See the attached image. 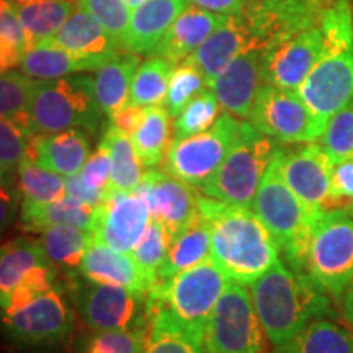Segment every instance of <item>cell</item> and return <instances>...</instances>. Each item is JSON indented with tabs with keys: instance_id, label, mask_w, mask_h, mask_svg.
Listing matches in <instances>:
<instances>
[{
	"instance_id": "5b68a950",
	"label": "cell",
	"mask_w": 353,
	"mask_h": 353,
	"mask_svg": "<svg viewBox=\"0 0 353 353\" xmlns=\"http://www.w3.org/2000/svg\"><path fill=\"white\" fill-rule=\"evenodd\" d=\"M280 145L249 121H242L239 136L223 164L198 190L226 205L250 206Z\"/></svg>"
},
{
	"instance_id": "7402d4cb",
	"label": "cell",
	"mask_w": 353,
	"mask_h": 353,
	"mask_svg": "<svg viewBox=\"0 0 353 353\" xmlns=\"http://www.w3.org/2000/svg\"><path fill=\"white\" fill-rule=\"evenodd\" d=\"M226 20V15L188 6L170 25L152 54L164 57L176 65L195 52Z\"/></svg>"
},
{
	"instance_id": "9a60e30c",
	"label": "cell",
	"mask_w": 353,
	"mask_h": 353,
	"mask_svg": "<svg viewBox=\"0 0 353 353\" xmlns=\"http://www.w3.org/2000/svg\"><path fill=\"white\" fill-rule=\"evenodd\" d=\"M69 291L83 324L94 332L128 329L143 317L138 316V306L145 298L123 286L70 278Z\"/></svg>"
},
{
	"instance_id": "f6af8a7d",
	"label": "cell",
	"mask_w": 353,
	"mask_h": 353,
	"mask_svg": "<svg viewBox=\"0 0 353 353\" xmlns=\"http://www.w3.org/2000/svg\"><path fill=\"white\" fill-rule=\"evenodd\" d=\"M81 10H85L100 21L110 37L125 50L131 8L123 0H77ZM126 51V50H125Z\"/></svg>"
},
{
	"instance_id": "484cf974",
	"label": "cell",
	"mask_w": 353,
	"mask_h": 353,
	"mask_svg": "<svg viewBox=\"0 0 353 353\" xmlns=\"http://www.w3.org/2000/svg\"><path fill=\"white\" fill-rule=\"evenodd\" d=\"M144 316L148 321L145 353H205L203 342L188 332L161 301L145 296Z\"/></svg>"
},
{
	"instance_id": "91938a15",
	"label": "cell",
	"mask_w": 353,
	"mask_h": 353,
	"mask_svg": "<svg viewBox=\"0 0 353 353\" xmlns=\"http://www.w3.org/2000/svg\"><path fill=\"white\" fill-rule=\"evenodd\" d=\"M7 179H10V176H8V172L0 170V180H7Z\"/></svg>"
},
{
	"instance_id": "277c9868",
	"label": "cell",
	"mask_w": 353,
	"mask_h": 353,
	"mask_svg": "<svg viewBox=\"0 0 353 353\" xmlns=\"http://www.w3.org/2000/svg\"><path fill=\"white\" fill-rule=\"evenodd\" d=\"M101 114L94 77L81 74L34 82L28 107L33 134H54L68 130L95 132Z\"/></svg>"
},
{
	"instance_id": "d6a6232c",
	"label": "cell",
	"mask_w": 353,
	"mask_h": 353,
	"mask_svg": "<svg viewBox=\"0 0 353 353\" xmlns=\"http://www.w3.org/2000/svg\"><path fill=\"white\" fill-rule=\"evenodd\" d=\"M50 263L39 241L19 237L0 245V311L8 306L13 290L33 267Z\"/></svg>"
},
{
	"instance_id": "ffe728a7",
	"label": "cell",
	"mask_w": 353,
	"mask_h": 353,
	"mask_svg": "<svg viewBox=\"0 0 353 353\" xmlns=\"http://www.w3.org/2000/svg\"><path fill=\"white\" fill-rule=\"evenodd\" d=\"M249 50L255 48L244 15L239 13L228 17V20L195 52H192L185 63L200 70L210 87L237 56Z\"/></svg>"
},
{
	"instance_id": "ac0fdd59",
	"label": "cell",
	"mask_w": 353,
	"mask_h": 353,
	"mask_svg": "<svg viewBox=\"0 0 353 353\" xmlns=\"http://www.w3.org/2000/svg\"><path fill=\"white\" fill-rule=\"evenodd\" d=\"M149 221V208L138 193L110 190L105 201L97 206L95 241L120 252H131L148 229Z\"/></svg>"
},
{
	"instance_id": "836d02e7",
	"label": "cell",
	"mask_w": 353,
	"mask_h": 353,
	"mask_svg": "<svg viewBox=\"0 0 353 353\" xmlns=\"http://www.w3.org/2000/svg\"><path fill=\"white\" fill-rule=\"evenodd\" d=\"M170 114L165 107H148L144 112V118L131 136L136 152L143 162L145 169L157 167L164 161L165 152L169 151L172 121Z\"/></svg>"
},
{
	"instance_id": "11a10c76",
	"label": "cell",
	"mask_w": 353,
	"mask_h": 353,
	"mask_svg": "<svg viewBox=\"0 0 353 353\" xmlns=\"http://www.w3.org/2000/svg\"><path fill=\"white\" fill-rule=\"evenodd\" d=\"M192 6L218 13V15H239L249 3V0H188Z\"/></svg>"
},
{
	"instance_id": "7bdbcfd3",
	"label": "cell",
	"mask_w": 353,
	"mask_h": 353,
	"mask_svg": "<svg viewBox=\"0 0 353 353\" xmlns=\"http://www.w3.org/2000/svg\"><path fill=\"white\" fill-rule=\"evenodd\" d=\"M206 88H208V82L201 76L200 70L182 61V64L176 65L172 72L164 100L165 110L170 117L175 118L190 101Z\"/></svg>"
},
{
	"instance_id": "30bf717a",
	"label": "cell",
	"mask_w": 353,
	"mask_h": 353,
	"mask_svg": "<svg viewBox=\"0 0 353 353\" xmlns=\"http://www.w3.org/2000/svg\"><path fill=\"white\" fill-rule=\"evenodd\" d=\"M241 123L239 118L224 112L210 130L185 139H172L165 157L167 172L200 187L219 169L232 149Z\"/></svg>"
},
{
	"instance_id": "e575fe53",
	"label": "cell",
	"mask_w": 353,
	"mask_h": 353,
	"mask_svg": "<svg viewBox=\"0 0 353 353\" xmlns=\"http://www.w3.org/2000/svg\"><path fill=\"white\" fill-rule=\"evenodd\" d=\"M100 143L107 145L110 159H112L110 190L136 192L141 180H143L144 165L141 162L138 152H136L130 136L110 125Z\"/></svg>"
},
{
	"instance_id": "f546056e",
	"label": "cell",
	"mask_w": 353,
	"mask_h": 353,
	"mask_svg": "<svg viewBox=\"0 0 353 353\" xmlns=\"http://www.w3.org/2000/svg\"><path fill=\"white\" fill-rule=\"evenodd\" d=\"M141 64L138 54L132 52H120L110 59L103 68L97 70L94 77L95 99L103 114H113L114 112L128 105L132 77Z\"/></svg>"
},
{
	"instance_id": "cb8c5ba5",
	"label": "cell",
	"mask_w": 353,
	"mask_h": 353,
	"mask_svg": "<svg viewBox=\"0 0 353 353\" xmlns=\"http://www.w3.org/2000/svg\"><path fill=\"white\" fill-rule=\"evenodd\" d=\"M188 0H145L131 12L125 50L132 54H152Z\"/></svg>"
},
{
	"instance_id": "e0dca14e",
	"label": "cell",
	"mask_w": 353,
	"mask_h": 353,
	"mask_svg": "<svg viewBox=\"0 0 353 353\" xmlns=\"http://www.w3.org/2000/svg\"><path fill=\"white\" fill-rule=\"evenodd\" d=\"M324 56L321 28L311 26L263 51V83L296 92Z\"/></svg>"
},
{
	"instance_id": "83f0119b",
	"label": "cell",
	"mask_w": 353,
	"mask_h": 353,
	"mask_svg": "<svg viewBox=\"0 0 353 353\" xmlns=\"http://www.w3.org/2000/svg\"><path fill=\"white\" fill-rule=\"evenodd\" d=\"M210 254L211 224L208 218L198 211L196 218L188 224V228L172 239L164 262L157 272L156 283H165L180 272L205 262L210 259Z\"/></svg>"
},
{
	"instance_id": "8992f818",
	"label": "cell",
	"mask_w": 353,
	"mask_h": 353,
	"mask_svg": "<svg viewBox=\"0 0 353 353\" xmlns=\"http://www.w3.org/2000/svg\"><path fill=\"white\" fill-rule=\"evenodd\" d=\"M303 273L337 306L353 276V218L345 210L324 211L316 219Z\"/></svg>"
},
{
	"instance_id": "2e32d148",
	"label": "cell",
	"mask_w": 353,
	"mask_h": 353,
	"mask_svg": "<svg viewBox=\"0 0 353 353\" xmlns=\"http://www.w3.org/2000/svg\"><path fill=\"white\" fill-rule=\"evenodd\" d=\"M296 92L307 108L327 125L335 113L353 103V48L325 54Z\"/></svg>"
},
{
	"instance_id": "680465c9",
	"label": "cell",
	"mask_w": 353,
	"mask_h": 353,
	"mask_svg": "<svg viewBox=\"0 0 353 353\" xmlns=\"http://www.w3.org/2000/svg\"><path fill=\"white\" fill-rule=\"evenodd\" d=\"M123 2H125L126 6L131 8V10H134L136 7H139L141 3H144V2H145V0H123Z\"/></svg>"
},
{
	"instance_id": "f35d334b",
	"label": "cell",
	"mask_w": 353,
	"mask_h": 353,
	"mask_svg": "<svg viewBox=\"0 0 353 353\" xmlns=\"http://www.w3.org/2000/svg\"><path fill=\"white\" fill-rule=\"evenodd\" d=\"M148 321L145 316L134 325L120 330H99L79 343L74 353H145Z\"/></svg>"
},
{
	"instance_id": "b9f144b4",
	"label": "cell",
	"mask_w": 353,
	"mask_h": 353,
	"mask_svg": "<svg viewBox=\"0 0 353 353\" xmlns=\"http://www.w3.org/2000/svg\"><path fill=\"white\" fill-rule=\"evenodd\" d=\"M34 82L23 72L7 70L0 74V117L12 118L30 128L28 107Z\"/></svg>"
},
{
	"instance_id": "ab89813d",
	"label": "cell",
	"mask_w": 353,
	"mask_h": 353,
	"mask_svg": "<svg viewBox=\"0 0 353 353\" xmlns=\"http://www.w3.org/2000/svg\"><path fill=\"white\" fill-rule=\"evenodd\" d=\"M221 105L213 90L208 87L196 95L172 123L174 139H185L210 130L221 114Z\"/></svg>"
},
{
	"instance_id": "4fadbf2b",
	"label": "cell",
	"mask_w": 353,
	"mask_h": 353,
	"mask_svg": "<svg viewBox=\"0 0 353 353\" xmlns=\"http://www.w3.org/2000/svg\"><path fill=\"white\" fill-rule=\"evenodd\" d=\"M276 162L286 185L309 210L317 214L332 210L330 174L334 164L319 141L291 148L281 144L276 151Z\"/></svg>"
},
{
	"instance_id": "8fae6325",
	"label": "cell",
	"mask_w": 353,
	"mask_h": 353,
	"mask_svg": "<svg viewBox=\"0 0 353 353\" xmlns=\"http://www.w3.org/2000/svg\"><path fill=\"white\" fill-rule=\"evenodd\" d=\"M249 123L281 144L316 143L325 125L304 103L298 92L263 83L255 97Z\"/></svg>"
},
{
	"instance_id": "44dd1931",
	"label": "cell",
	"mask_w": 353,
	"mask_h": 353,
	"mask_svg": "<svg viewBox=\"0 0 353 353\" xmlns=\"http://www.w3.org/2000/svg\"><path fill=\"white\" fill-rule=\"evenodd\" d=\"M79 272L88 281L123 286L145 298L149 285L130 252H120L103 242L94 241L83 255Z\"/></svg>"
},
{
	"instance_id": "f907efd6",
	"label": "cell",
	"mask_w": 353,
	"mask_h": 353,
	"mask_svg": "<svg viewBox=\"0 0 353 353\" xmlns=\"http://www.w3.org/2000/svg\"><path fill=\"white\" fill-rule=\"evenodd\" d=\"M0 37L19 44L25 52L33 48L19 15H17L12 0H0Z\"/></svg>"
},
{
	"instance_id": "d590c367",
	"label": "cell",
	"mask_w": 353,
	"mask_h": 353,
	"mask_svg": "<svg viewBox=\"0 0 353 353\" xmlns=\"http://www.w3.org/2000/svg\"><path fill=\"white\" fill-rule=\"evenodd\" d=\"M94 241V232L74 226H51L44 229L39 237V244L50 263L64 270L79 267Z\"/></svg>"
},
{
	"instance_id": "7a4b0ae2",
	"label": "cell",
	"mask_w": 353,
	"mask_h": 353,
	"mask_svg": "<svg viewBox=\"0 0 353 353\" xmlns=\"http://www.w3.org/2000/svg\"><path fill=\"white\" fill-rule=\"evenodd\" d=\"M249 286L260 324L273 347L290 341L309 322L339 316L327 293L281 260Z\"/></svg>"
},
{
	"instance_id": "816d5d0a",
	"label": "cell",
	"mask_w": 353,
	"mask_h": 353,
	"mask_svg": "<svg viewBox=\"0 0 353 353\" xmlns=\"http://www.w3.org/2000/svg\"><path fill=\"white\" fill-rule=\"evenodd\" d=\"M21 193L10 183V179L0 180V232L6 231L20 213Z\"/></svg>"
},
{
	"instance_id": "6f0895ef",
	"label": "cell",
	"mask_w": 353,
	"mask_h": 353,
	"mask_svg": "<svg viewBox=\"0 0 353 353\" xmlns=\"http://www.w3.org/2000/svg\"><path fill=\"white\" fill-rule=\"evenodd\" d=\"M339 307V316H341V321L347 327L353 330V276L352 280L348 281L345 291L342 293L341 299L337 301Z\"/></svg>"
},
{
	"instance_id": "4316f807",
	"label": "cell",
	"mask_w": 353,
	"mask_h": 353,
	"mask_svg": "<svg viewBox=\"0 0 353 353\" xmlns=\"http://www.w3.org/2000/svg\"><path fill=\"white\" fill-rule=\"evenodd\" d=\"M110 59H101V57L76 56L65 51L64 48L56 46L50 41H43L30 48L21 56L19 65L21 72L28 77L38 79V81H50V79L68 77L70 74L87 72V70L97 72Z\"/></svg>"
},
{
	"instance_id": "94428289",
	"label": "cell",
	"mask_w": 353,
	"mask_h": 353,
	"mask_svg": "<svg viewBox=\"0 0 353 353\" xmlns=\"http://www.w3.org/2000/svg\"><path fill=\"white\" fill-rule=\"evenodd\" d=\"M345 211H347V213H348V214H350V216H352V218H353V201L350 203V205H348V206H347V208H345Z\"/></svg>"
},
{
	"instance_id": "6125c7cd",
	"label": "cell",
	"mask_w": 353,
	"mask_h": 353,
	"mask_svg": "<svg viewBox=\"0 0 353 353\" xmlns=\"http://www.w3.org/2000/svg\"><path fill=\"white\" fill-rule=\"evenodd\" d=\"M249 2H252V0H249Z\"/></svg>"
},
{
	"instance_id": "603a6c76",
	"label": "cell",
	"mask_w": 353,
	"mask_h": 353,
	"mask_svg": "<svg viewBox=\"0 0 353 353\" xmlns=\"http://www.w3.org/2000/svg\"><path fill=\"white\" fill-rule=\"evenodd\" d=\"M90 152L85 132L68 130L54 134H33L26 157L41 169L63 176L81 174Z\"/></svg>"
},
{
	"instance_id": "74e56055",
	"label": "cell",
	"mask_w": 353,
	"mask_h": 353,
	"mask_svg": "<svg viewBox=\"0 0 353 353\" xmlns=\"http://www.w3.org/2000/svg\"><path fill=\"white\" fill-rule=\"evenodd\" d=\"M21 203L48 205L65 196V179L54 172L41 169L32 159L25 157L17 169Z\"/></svg>"
},
{
	"instance_id": "d6986e66",
	"label": "cell",
	"mask_w": 353,
	"mask_h": 353,
	"mask_svg": "<svg viewBox=\"0 0 353 353\" xmlns=\"http://www.w3.org/2000/svg\"><path fill=\"white\" fill-rule=\"evenodd\" d=\"M263 50L242 52L228 65L210 88L224 112L239 120H249L255 97L263 85Z\"/></svg>"
},
{
	"instance_id": "681fc988",
	"label": "cell",
	"mask_w": 353,
	"mask_h": 353,
	"mask_svg": "<svg viewBox=\"0 0 353 353\" xmlns=\"http://www.w3.org/2000/svg\"><path fill=\"white\" fill-rule=\"evenodd\" d=\"M353 201V159L337 162L330 174V205L332 210H345Z\"/></svg>"
},
{
	"instance_id": "6da1fadb",
	"label": "cell",
	"mask_w": 353,
	"mask_h": 353,
	"mask_svg": "<svg viewBox=\"0 0 353 353\" xmlns=\"http://www.w3.org/2000/svg\"><path fill=\"white\" fill-rule=\"evenodd\" d=\"M198 211L211 224L210 259L231 281L252 285L280 260V249L250 206L226 205L201 193Z\"/></svg>"
},
{
	"instance_id": "db71d44e",
	"label": "cell",
	"mask_w": 353,
	"mask_h": 353,
	"mask_svg": "<svg viewBox=\"0 0 353 353\" xmlns=\"http://www.w3.org/2000/svg\"><path fill=\"white\" fill-rule=\"evenodd\" d=\"M144 112L145 108L128 103L123 108L118 110V112L110 114V125L117 128L118 131L125 132V134H128L131 138V136L134 134V131L138 130L141 121H143Z\"/></svg>"
},
{
	"instance_id": "f1b7e54d",
	"label": "cell",
	"mask_w": 353,
	"mask_h": 353,
	"mask_svg": "<svg viewBox=\"0 0 353 353\" xmlns=\"http://www.w3.org/2000/svg\"><path fill=\"white\" fill-rule=\"evenodd\" d=\"M95 218V206L77 201L68 195L48 205L21 203L20 206L21 229L28 232H43L51 226H74L94 232Z\"/></svg>"
},
{
	"instance_id": "52a82bcc",
	"label": "cell",
	"mask_w": 353,
	"mask_h": 353,
	"mask_svg": "<svg viewBox=\"0 0 353 353\" xmlns=\"http://www.w3.org/2000/svg\"><path fill=\"white\" fill-rule=\"evenodd\" d=\"M229 278L211 259L180 272L165 283H156L148 296L161 301L198 341H205L211 312L224 293Z\"/></svg>"
},
{
	"instance_id": "7c38bea8",
	"label": "cell",
	"mask_w": 353,
	"mask_h": 353,
	"mask_svg": "<svg viewBox=\"0 0 353 353\" xmlns=\"http://www.w3.org/2000/svg\"><path fill=\"white\" fill-rule=\"evenodd\" d=\"M334 0H252L242 12L255 50L317 26Z\"/></svg>"
},
{
	"instance_id": "bcb514c9",
	"label": "cell",
	"mask_w": 353,
	"mask_h": 353,
	"mask_svg": "<svg viewBox=\"0 0 353 353\" xmlns=\"http://www.w3.org/2000/svg\"><path fill=\"white\" fill-rule=\"evenodd\" d=\"M33 132L12 118L0 117V170L19 169L26 157Z\"/></svg>"
},
{
	"instance_id": "1f68e13d",
	"label": "cell",
	"mask_w": 353,
	"mask_h": 353,
	"mask_svg": "<svg viewBox=\"0 0 353 353\" xmlns=\"http://www.w3.org/2000/svg\"><path fill=\"white\" fill-rule=\"evenodd\" d=\"M12 3L32 46L54 37L79 8L77 0H12Z\"/></svg>"
},
{
	"instance_id": "c3c4849f",
	"label": "cell",
	"mask_w": 353,
	"mask_h": 353,
	"mask_svg": "<svg viewBox=\"0 0 353 353\" xmlns=\"http://www.w3.org/2000/svg\"><path fill=\"white\" fill-rule=\"evenodd\" d=\"M82 180L88 187L99 192H110V176H112V159L107 145L100 143L99 149L88 156L81 174Z\"/></svg>"
},
{
	"instance_id": "7dc6e473",
	"label": "cell",
	"mask_w": 353,
	"mask_h": 353,
	"mask_svg": "<svg viewBox=\"0 0 353 353\" xmlns=\"http://www.w3.org/2000/svg\"><path fill=\"white\" fill-rule=\"evenodd\" d=\"M56 276L57 273L54 265L41 263L33 267L23 276L19 286L13 290L12 296L8 299V306L3 311H15V309L33 301L34 298L41 296L43 293L50 291L56 285Z\"/></svg>"
},
{
	"instance_id": "ba28073f",
	"label": "cell",
	"mask_w": 353,
	"mask_h": 353,
	"mask_svg": "<svg viewBox=\"0 0 353 353\" xmlns=\"http://www.w3.org/2000/svg\"><path fill=\"white\" fill-rule=\"evenodd\" d=\"M265 341L250 291L229 280L206 325L205 353H263Z\"/></svg>"
},
{
	"instance_id": "d4e9b609",
	"label": "cell",
	"mask_w": 353,
	"mask_h": 353,
	"mask_svg": "<svg viewBox=\"0 0 353 353\" xmlns=\"http://www.w3.org/2000/svg\"><path fill=\"white\" fill-rule=\"evenodd\" d=\"M46 41L81 57L112 59L120 52H125L100 21L81 8H77L61 26L59 32Z\"/></svg>"
},
{
	"instance_id": "9c48e42d",
	"label": "cell",
	"mask_w": 353,
	"mask_h": 353,
	"mask_svg": "<svg viewBox=\"0 0 353 353\" xmlns=\"http://www.w3.org/2000/svg\"><path fill=\"white\" fill-rule=\"evenodd\" d=\"M0 325L17 345L50 348L63 345L72 339L76 316L63 291L54 285L15 311H0Z\"/></svg>"
},
{
	"instance_id": "9f6ffc18",
	"label": "cell",
	"mask_w": 353,
	"mask_h": 353,
	"mask_svg": "<svg viewBox=\"0 0 353 353\" xmlns=\"http://www.w3.org/2000/svg\"><path fill=\"white\" fill-rule=\"evenodd\" d=\"M23 54L25 51L21 50L19 44L10 41V39L0 37V74L7 72L8 69L19 65L21 56Z\"/></svg>"
},
{
	"instance_id": "60d3db41",
	"label": "cell",
	"mask_w": 353,
	"mask_h": 353,
	"mask_svg": "<svg viewBox=\"0 0 353 353\" xmlns=\"http://www.w3.org/2000/svg\"><path fill=\"white\" fill-rule=\"evenodd\" d=\"M170 242L172 239L169 232L165 231V228L159 221L151 218L143 237L134 245V249L131 250L139 270L143 272L145 281H148L149 290L156 283L157 272L161 268L162 262H164Z\"/></svg>"
},
{
	"instance_id": "4dcf8cb0",
	"label": "cell",
	"mask_w": 353,
	"mask_h": 353,
	"mask_svg": "<svg viewBox=\"0 0 353 353\" xmlns=\"http://www.w3.org/2000/svg\"><path fill=\"white\" fill-rule=\"evenodd\" d=\"M272 353H353V330L329 317L316 319Z\"/></svg>"
},
{
	"instance_id": "5bb4252c",
	"label": "cell",
	"mask_w": 353,
	"mask_h": 353,
	"mask_svg": "<svg viewBox=\"0 0 353 353\" xmlns=\"http://www.w3.org/2000/svg\"><path fill=\"white\" fill-rule=\"evenodd\" d=\"M136 193L145 201L151 218L165 228L170 239L185 231L198 214L201 192L170 172L148 169Z\"/></svg>"
},
{
	"instance_id": "f5cc1de1",
	"label": "cell",
	"mask_w": 353,
	"mask_h": 353,
	"mask_svg": "<svg viewBox=\"0 0 353 353\" xmlns=\"http://www.w3.org/2000/svg\"><path fill=\"white\" fill-rule=\"evenodd\" d=\"M65 195L74 198V200L87 203L90 206H100L105 201L108 193L107 192H99V190L90 188L83 182L81 175H72L65 176Z\"/></svg>"
},
{
	"instance_id": "3957f363",
	"label": "cell",
	"mask_w": 353,
	"mask_h": 353,
	"mask_svg": "<svg viewBox=\"0 0 353 353\" xmlns=\"http://www.w3.org/2000/svg\"><path fill=\"white\" fill-rule=\"evenodd\" d=\"M250 206L270 231L286 265L303 273L312 228L321 214L309 210L286 185L278 169L276 152Z\"/></svg>"
},
{
	"instance_id": "8d00e7d4",
	"label": "cell",
	"mask_w": 353,
	"mask_h": 353,
	"mask_svg": "<svg viewBox=\"0 0 353 353\" xmlns=\"http://www.w3.org/2000/svg\"><path fill=\"white\" fill-rule=\"evenodd\" d=\"M174 69L175 64L161 56H152L141 63L132 77L128 103L143 108L164 103Z\"/></svg>"
},
{
	"instance_id": "ee69618b",
	"label": "cell",
	"mask_w": 353,
	"mask_h": 353,
	"mask_svg": "<svg viewBox=\"0 0 353 353\" xmlns=\"http://www.w3.org/2000/svg\"><path fill=\"white\" fill-rule=\"evenodd\" d=\"M319 144L327 152L332 164L353 159V103L330 118Z\"/></svg>"
}]
</instances>
